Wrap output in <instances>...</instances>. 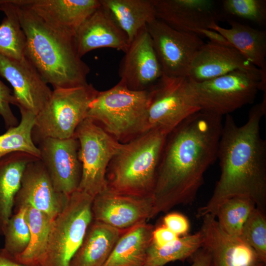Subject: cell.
<instances>
[{"label":"cell","mask_w":266,"mask_h":266,"mask_svg":"<svg viewBox=\"0 0 266 266\" xmlns=\"http://www.w3.org/2000/svg\"><path fill=\"white\" fill-rule=\"evenodd\" d=\"M73 136L79 142L78 157L82 166L78 190L94 198L107 188V167L122 143L87 118L78 125Z\"/></svg>","instance_id":"9c48e42d"},{"label":"cell","mask_w":266,"mask_h":266,"mask_svg":"<svg viewBox=\"0 0 266 266\" xmlns=\"http://www.w3.org/2000/svg\"><path fill=\"white\" fill-rule=\"evenodd\" d=\"M251 246L266 263V217L256 207L245 223L239 237Z\"/></svg>","instance_id":"d6a6232c"},{"label":"cell","mask_w":266,"mask_h":266,"mask_svg":"<svg viewBox=\"0 0 266 266\" xmlns=\"http://www.w3.org/2000/svg\"><path fill=\"white\" fill-rule=\"evenodd\" d=\"M191 257L192 260L191 266H211L209 254L202 247Z\"/></svg>","instance_id":"f35d334b"},{"label":"cell","mask_w":266,"mask_h":266,"mask_svg":"<svg viewBox=\"0 0 266 266\" xmlns=\"http://www.w3.org/2000/svg\"><path fill=\"white\" fill-rule=\"evenodd\" d=\"M16 7L26 37L25 57L53 89L86 85L88 66L78 55L74 35L55 28L31 9Z\"/></svg>","instance_id":"3957f363"},{"label":"cell","mask_w":266,"mask_h":266,"mask_svg":"<svg viewBox=\"0 0 266 266\" xmlns=\"http://www.w3.org/2000/svg\"><path fill=\"white\" fill-rule=\"evenodd\" d=\"M74 38L80 58L100 48H111L125 53L130 45L125 33L101 4L79 26Z\"/></svg>","instance_id":"d6986e66"},{"label":"cell","mask_w":266,"mask_h":266,"mask_svg":"<svg viewBox=\"0 0 266 266\" xmlns=\"http://www.w3.org/2000/svg\"><path fill=\"white\" fill-rule=\"evenodd\" d=\"M256 207L255 202L250 199L233 197L221 203L214 215L223 231L239 238L245 223Z\"/></svg>","instance_id":"4dcf8cb0"},{"label":"cell","mask_w":266,"mask_h":266,"mask_svg":"<svg viewBox=\"0 0 266 266\" xmlns=\"http://www.w3.org/2000/svg\"><path fill=\"white\" fill-rule=\"evenodd\" d=\"M127 35L129 44L156 19L154 0H100Z\"/></svg>","instance_id":"484cf974"},{"label":"cell","mask_w":266,"mask_h":266,"mask_svg":"<svg viewBox=\"0 0 266 266\" xmlns=\"http://www.w3.org/2000/svg\"><path fill=\"white\" fill-rule=\"evenodd\" d=\"M3 236L4 246L2 249L10 256L16 258L28 247L30 240V231L26 218V207L22 206L13 211Z\"/></svg>","instance_id":"1f68e13d"},{"label":"cell","mask_w":266,"mask_h":266,"mask_svg":"<svg viewBox=\"0 0 266 266\" xmlns=\"http://www.w3.org/2000/svg\"><path fill=\"white\" fill-rule=\"evenodd\" d=\"M163 223L164 226L179 236L187 235L190 229V223L187 218L178 212L166 214L163 219Z\"/></svg>","instance_id":"d590c367"},{"label":"cell","mask_w":266,"mask_h":266,"mask_svg":"<svg viewBox=\"0 0 266 266\" xmlns=\"http://www.w3.org/2000/svg\"><path fill=\"white\" fill-rule=\"evenodd\" d=\"M0 75L12 86L16 106L35 116L51 95L48 84L25 57L16 60L0 55Z\"/></svg>","instance_id":"2e32d148"},{"label":"cell","mask_w":266,"mask_h":266,"mask_svg":"<svg viewBox=\"0 0 266 266\" xmlns=\"http://www.w3.org/2000/svg\"><path fill=\"white\" fill-rule=\"evenodd\" d=\"M179 236L163 225L154 228L152 235V243L158 247H163L178 239Z\"/></svg>","instance_id":"8d00e7d4"},{"label":"cell","mask_w":266,"mask_h":266,"mask_svg":"<svg viewBox=\"0 0 266 266\" xmlns=\"http://www.w3.org/2000/svg\"><path fill=\"white\" fill-rule=\"evenodd\" d=\"M92 212L94 220L123 233L155 216L151 197L123 195L107 188L93 198Z\"/></svg>","instance_id":"7c38bea8"},{"label":"cell","mask_w":266,"mask_h":266,"mask_svg":"<svg viewBox=\"0 0 266 266\" xmlns=\"http://www.w3.org/2000/svg\"><path fill=\"white\" fill-rule=\"evenodd\" d=\"M1 11L5 17L0 24V55L22 60L25 57L26 37L12 0H5Z\"/></svg>","instance_id":"83f0119b"},{"label":"cell","mask_w":266,"mask_h":266,"mask_svg":"<svg viewBox=\"0 0 266 266\" xmlns=\"http://www.w3.org/2000/svg\"><path fill=\"white\" fill-rule=\"evenodd\" d=\"M6 0H0V11H2V7Z\"/></svg>","instance_id":"60d3db41"},{"label":"cell","mask_w":266,"mask_h":266,"mask_svg":"<svg viewBox=\"0 0 266 266\" xmlns=\"http://www.w3.org/2000/svg\"><path fill=\"white\" fill-rule=\"evenodd\" d=\"M151 89H130L121 80L111 88L98 91L86 117L122 143L145 133Z\"/></svg>","instance_id":"5b68a950"},{"label":"cell","mask_w":266,"mask_h":266,"mask_svg":"<svg viewBox=\"0 0 266 266\" xmlns=\"http://www.w3.org/2000/svg\"><path fill=\"white\" fill-rule=\"evenodd\" d=\"M52 184L59 193L69 196L78 189L82 174L79 142L74 136L66 139L47 137L37 146Z\"/></svg>","instance_id":"4fadbf2b"},{"label":"cell","mask_w":266,"mask_h":266,"mask_svg":"<svg viewBox=\"0 0 266 266\" xmlns=\"http://www.w3.org/2000/svg\"><path fill=\"white\" fill-rule=\"evenodd\" d=\"M21 114L20 123L0 135V159L15 152H23L40 159V152L32 137L35 115L19 107Z\"/></svg>","instance_id":"f1b7e54d"},{"label":"cell","mask_w":266,"mask_h":266,"mask_svg":"<svg viewBox=\"0 0 266 266\" xmlns=\"http://www.w3.org/2000/svg\"><path fill=\"white\" fill-rule=\"evenodd\" d=\"M98 91L88 83L53 89L47 102L35 116L32 132L34 143L47 137H73L78 125L86 118L89 106Z\"/></svg>","instance_id":"ba28073f"},{"label":"cell","mask_w":266,"mask_h":266,"mask_svg":"<svg viewBox=\"0 0 266 266\" xmlns=\"http://www.w3.org/2000/svg\"><path fill=\"white\" fill-rule=\"evenodd\" d=\"M167 134L153 130L122 143L107 167V189L123 195L152 197Z\"/></svg>","instance_id":"277c9868"},{"label":"cell","mask_w":266,"mask_h":266,"mask_svg":"<svg viewBox=\"0 0 266 266\" xmlns=\"http://www.w3.org/2000/svg\"><path fill=\"white\" fill-rule=\"evenodd\" d=\"M156 18L180 31L208 29L219 18L212 0H154Z\"/></svg>","instance_id":"ffe728a7"},{"label":"cell","mask_w":266,"mask_h":266,"mask_svg":"<svg viewBox=\"0 0 266 266\" xmlns=\"http://www.w3.org/2000/svg\"><path fill=\"white\" fill-rule=\"evenodd\" d=\"M266 112V94L250 110L245 124L238 126L230 114L223 122L217 159L221 174L213 194L198 209L197 217L214 215L223 201L233 197L251 199L265 211L266 203V141L260 123Z\"/></svg>","instance_id":"7a4b0ae2"},{"label":"cell","mask_w":266,"mask_h":266,"mask_svg":"<svg viewBox=\"0 0 266 266\" xmlns=\"http://www.w3.org/2000/svg\"><path fill=\"white\" fill-rule=\"evenodd\" d=\"M154 230L145 222L123 233L103 266H144Z\"/></svg>","instance_id":"d4e9b609"},{"label":"cell","mask_w":266,"mask_h":266,"mask_svg":"<svg viewBox=\"0 0 266 266\" xmlns=\"http://www.w3.org/2000/svg\"><path fill=\"white\" fill-rule=\"evenodd\" d=\"M92 197L77 190L52 220L40 266H68L93 221Z\"/></svg>","instance_id":"8992f818"},{"label":"cell","mask_w":266,"mask_h":266,"mask_svg":"<svg viewBox=\"0 0 266 266\" xmlns=\"http://www.w3.org/2000/svg\"><path fill=\"white\" fill-rule=\"evenodd\" d=\"M202 218V247L209 254L211 266H266L251 246L223 231L214 215L208 214Z\"/></svg>","instance_id":"9a60e30c"},{"label":"cell","mask_w":266,"mask_h":266,"mask_svg":"<svg viewBox=\"0 0 266 266\" xmlns=\"http://www.w3.org/2000/svg\"><path fill=\"white\" fill-rule=\"evenodd\" d=\"M33 11L47 23L74 36L82 23L100 5V0H13Z\"/></svg>","instance_id":"ac0fdd59"},{"label":"cell","mask_w":266,"mask_h":266,"mask_svg":"<svg viewBox=\"0 0 266 266\" xmlns=\"http://www.w3.org/2000/svg\"><path fill=\"white\" fill-rule=\"evenodd\" d=\"M202 237L200 231L179 237L163 247H158L152 242L149 246L144 266H164L168 263L183 261L192 257L202 247Z\"/></svg>","instance_id":"f546056e"},{"label":"cell","mask_w":266,"mask_h":266,"mask_svg":"<svg viewBox=\"0 0 266 266\" xmlns=\"http://www.w3.org/2000/svg\"><path fill=\"white\" fill-rule=\"evenodd\" d=\"M163 74L187 77L193 59L204 44L198 34L175 30L156 18L146 25Z\"/></svg>","instance_id":"8fae6325"},{"label":"cell","mask_w":266,"mask_h":266,"mask_svg":"<svg viewBox=\"0 0 266 266\" xmlns=\"http://www.w3.org/2000/svg\"><path fill=\"white\" fill-rule=\"evenodd\" d=\"M11 104L17 105L13 92L0 80V116L7 129L18 125L17 119L11 110Z\"/></svg>","instance_id":"e575fe53"},{"label":"cell","mask_w":266,"mask_h":266,"mask_svg":"<svg viewBox=\"0 0 266 266\" xmlns=\"http://www.w3.org/2000/svg\"><path fill=\"white\" fill-rule=\"evenodd\" d=\"M151 91L145 133L159 130L168 134L189 116L201 110L187 77L163 75Z\"/></svg>","instance_id":"30bf717a"},{"label":"cell","mask_w":266,"mask_h":266,"mask_svg":"<svg viewBox=\"0 0 266 266\" xmlns=\"http://www.w3.org/2000/svg\"><path fill=\"white\" fill-rule=\"evenodd\" d=\"M222 118L200 110L167 134L152 196L155 216L194 201L205 172L217 159Z\"/></svg>","instance_id":"6da1fadb"},{"label":"cell","mask_w":266,"mask_h":266,"mask_svg":"<svg viewBox=\"0 0 266 266\" xmlns=\"http://www.w3.org/2000/svg\"><path fill=\"white\" fill-rule=\"evenodd\" d=\"M230 28L212 22L209 29L223 35L251 64L259 69L266 80V32L233 20H229Z\"/></svg>","instance_id":"603a6c76"},{"label":"cell","mask_w":266,"mask_h":266,"mask_svg":"<svg viewBox=\"0 0 266 266\" xmlns=\"http://www.w3.org/2000/svg\"><path fill=\"white\" fill-rule=\"evenodd\" d=\"M69 196L55 189L43 163L37 159L29 163L24 170L15 197L13 211L30 204L53 220L62 210Z\"/></svg>","instance_id":"e0dca14e"},{"label":"cell","mask_w":266,"mask_h":266,"mask_svg":"<svg viewBox=\"0 0 266 266\" xmlns=\"http://www.w3.org/2000/svg\"><path fill=\"white\" fill-rule=\"evenodd\" d=\"M223 7L229 14L259 25L266 21V0H225Z\"/></svg>","instance_id":"836d02e7"},{"label":"cell","mask_w":266,"mask_h":266,"mask_svg":"<svg viewBox=\"0 0 266 266\" xmlns=\"http://www.w3.org/2000/svg\"><path fill=\"white\" fill-rule=\"evenodd\" d=\"M39 159L23 152H15L0 159V235H3L12 215L14 199L24 170L31 162Z\"/></svg>","instance_id":"cb8c5ba5"},{"label":"cell","mask_w":266,"mask_h":266,"mask_svg":"<svg viewBox=\"0 0 266 266\" xmlns=\"http://www.w3.org/2000/svg\"><path fill=\"white\" fill-rule=\"evenodd\" d=\"M0 266H40L38 265L26 264L22 263L13 258L6 252L2 248L0 249Z\"/></svg>","instance_id":"ab89813d"},{"label":"cell","mask_w":266,"mask_h":266,"mask_svg":"<svg viewBox=\"0 0 266 266\" xmlns=\"http://www.w3.org/2000/svg\"><path fill=\"white\" fill-rule=\"evenodd\" d=\"M119 75L130 89L144 91L152 88L163 76L162 68L146 26L125 53Z\"/></svg>","instance_id":"5bb4252c"},{"label":"cell","mask_w":266,"mask_h":266,"mask_svg":"<svg viewBox=\"0 0 266 266\" xmlns=\"http://www.w3.org/2000/svg\"><path fill=\"white\" fill-rule=\"evenodd\" d=\"M253 66L236 49L209 41L204 43L195 55L187 77L192 81L200 82Z\"/></svg>","instance_id":"44dd1931"},{"label":"cell","mask_w":266,"mask_h":266,"mask_svg":"<svg viewBox=\"0 0 266 266\" xmlns=\"http://www.w3.org/2000/svg\"><path fill=\"white\" fill-rule=\"evenodd\" d=\"M196 34H201L209 39V41L220 45L233 47L228 40L218 32L209 29H200L195 32Z\"/></svg>","instance_id":"74e56055"},{"label":"cell","mask_w":266,"mask_h":266,"mask_svg":"<svg viewBox=\"0 0 266 266\" xmlns=\"http://www.w3.org/2000/svg\"><path fill=\"white\" fill-rule=\"evenodd\" d=\"M190 82L201 110L222 116L252 103L258 91L265 92L266 89V81L255 66L202 82Z\"/></svg>","instance_id":"52a82bcc"},{"label":"cell","mask_w":266,"mask_h":266,"mask_svg":"<svg viewBox=\"0 0 266 266\" xmlns=\"http://www.w3.org/2000/svg\"><path fill=\"white\" fill-rule=\"evenodd\" d=\"M123 233L93 219L68 266H103Z\"/></svg>","instance_id":"7402d4cb"},{"label":"cell","mask_w":266,"mask_h":266,"mask_svg":"<svg viewBox=\"0 0 266 266\" xmlns=\"http://www.w3.org/2000/svg\"><path fill=\"white\" fill-rule=\"evenodd\" d=\"M24 206L30 240L25 251L16 259L24 264L40 265L46 249L53 220L30 204Z\"/></svg>","instance_id":"4316f807"}]
</instances>
